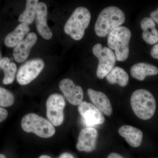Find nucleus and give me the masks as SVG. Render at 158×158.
I'll list each match as a JSON object with an SVG mask.
<instances>
[{
	"label": "nucleus",
	"instance_id": "f257e3e1",
	"mask_svg": "<svg viewBox=\"0 0 158 158\" xmlns=\"http://www.w3.org/2000/svg\"><path fill=\"white\" fill-rule=\"evenodd\" d=\"M125 21L123 11L116 6L105 8L99 14L94 25V31L98 36L105 37L120 27Z\"/></svg>",
	"mask_w": 158,
	"mask_h": 158
},
{
	"label": "nucleus",
	"instance_id": "f03ea898",
	"mask_svg": "<svg viewBox=\"0 0 158 158\" xmlns=\"http://www.w3.org/2000/svg\"><path fill=\"white\" fill-rule=\"evenodd\" d=\"M131 105L136 116L142 120L150 119L155 113V99L152 94L145 89H138L133 92Z\"/></svg>",
	"mask_w": 158,
	"mask_h": 158
},
{
	"label": "nucleus",
	"instance_id": "7ed1b4c3",
	"mask_svg": "<svg viewBox=\"0 0 158 158\" xmlns=\"http://www.w3.org/2000/svg\"><path fill=\"white\" fill-rule=\"evenodd\" d=\"M90 19L91 14L88 9L84 7H78L65 23L64 32L75 40H81L84 37Z\"/></svg>",
	"mask_w": 158,
	"mask_h": 158
},
{
	"label": "nucleus",
	"instance_id": "20e7f679",
	"mask_svg": "<svg viewBox=\"0 0 158 158\" xmlns=\"http://www.w3.org/2000/svg\"><path fill=\"white\" fill-rule=\"evenodd\" d=\"M131 36V31L125 27H119L108 35V46L111 50L115 51L117 61L123 62L128 57Z\"/></svg>",
	"mask_w": 158,
	"mask_h": 158
},
{
	"label": "nucleus",
	"instance_id": "39448f33",
	"mask_svg": "<svg viewBox=\"0 0 158 158\" xmlns=\"http://www.w3.org/2000/svg\"><path fill=\"white\" fill-rule=\"evenodd\" d=\"M21 124L26 132L34 133L40 138H51L56 132L55 127L50 122L35 113L25 115Z\"/></svg>",
	"mask_w": 158,
	"mask_h": 158
},
{
	"label": "nucleus",
	"instance_id": "423d86ee",
	"mask_svg": "<svg viewBox=\"0 0 158 158\" xmlns=\"http://www.w3.org/2000/svg\"><path fill=\"white\" fill-rule=\"evenodd\" d=\"M92 52L98 60L97 76L99 79H103L114 68L116 62V56L111 49L106 47L103 48L99 43L93 47Z\"/></svg>",
	"mask_w": 158,
	"mask_h": 158
},
{
	"label": "nucleus",
	"instance_id": "0eeeda50",
	"mask_svg": "<svg viewBox=\"0 0 158 158\" xmlns=\"http://www.w3.org/2000/svg\"><path fill=\"white\" fill-rule=\"evenodd\" d=\"M65 99L59 94H53L49 97L46 102L47 116L53 125L59 126L64 121Z\"/></svg>",
	"mask_w": 158,
	"mask_h": 158
},
{
	"label": "nucleus",
	"instance_id": "6e6552de",
	"mask_svg": "<svg viewBox=\"0 0 158 158\" xmlns=\"http://www.w3.org/2000/svg\"><path fill=\"white\" fill-rule=\"evenodd\" d=\"M44 66L42 59H34L27 61L19 67L16 79L19 84L25 85L34 81L41 73Z\"/></svg>",
	"mask_w": 158,
	"mask_h": 158
},
{
	"label": "nucleus",
	"instance_id": "1a4fd4ad",
	"mask_svg": "<svg viewBox=\"0 0 158 158\" xmlns=\"http://www.w3.org/2000/svg\"><path fill=\"white\" fill-rule=\"evenodd\" d=\"M79 113L88 126H94L103 124L105 118L102 113L92 104L82 102L78 107Z\"/></svg>",
	"mask_w": 158,
	"mask_h": 158
},
{
	"label": "nucleus",
	"instance_id": "9d476101",
	"mask_svg": "<svg viewBox=\"0 0 158 158\" xmlns=\"http://www.w3.org/2000/svg\"><path fill=\"white\" fill-rule=\"evenodd\" d=\"M59 88L71 104L79 106L83 102L84 93L81 86L76 85L72 80L63 79L59 83Z\"/></svg>",
	"mask_w": 158,
	"mask_h": 158
},
{
	"label": "nucleus",
	"instance_id": "9b49d317",
	"mask_svg": "<svg viewBox=\"0 0 158 158\" xmlns=\"http://www.w3.org/2000/svg\"><path fill=\"white\" fill-rule=\"evenodd\" d=\"M98 133L94 128L83 129L79 134L76 148L81 152H90L96 149Z\"/></svg>",
	"mask_w": 158,
	"mask_h": 158
},
{
	"label": "nucleus",
	"instance_id": "f8f14e48",
	"mask_svg": "<svg viewBox=\"0 0 158 158\" xmlns=\"http://www.w3.org/2000/svg\"><path fill=\"white\" fill-rule=\"evenodd\" d=\"M37 39V35L35 33H29L26 38L15 47L13 56L16 62L21 63L27 60L31 48L35 45Z\"/></svg>",
	"mask_w": 158,
	"mask_h": 158
},
{
	"label": "nucleus",
	"instance_id": "ddd939ff",
	"mask_svg": "<svg viewBox=\"0 0 158 158\" xmlns=\"http://www.w3.org/2000/svg\"><path fill=\"white\" fill-rule=\"evenodd\" d=\"M48 8L45 3L40 2L37 4L36 11V27L40 36L46 40L52 37V31L47 24Z\"/></svg>",
	"mask_w": 158,
	"mask_h": 158
},
{
	"label": "nucleus",
	"instance_id": "4468645a",
	"mask_svg": "<svg viewBox=\"0 0 158 158\" xmlns=\"http://www.w3.org/2000/svg\"><path fill=\"white\" fill-rule=\"evenodd\" d=\"M88 94L93 105L102 113L107 116L113 113V108L108 97L101 91H96L89 88Z\"/></svg>",
	"mask_w": 158,
	"mask_h": 158
},
{
	"label": "nucleus",
	"instance_id": "2eb2a0df",
	"mask_svg": "<svg viewBox=\"0 0 158 158\" xmlns=\"http://www.w3.org/2000/svg\"><path fill=\"white\" fill-rule=\"evenodd\" d=\"M118 132L131 147L138 148L141 145L143 135L139 129L131 125H123L118 129Z\"/></svg>",
	"mask_w": 158,
	"mask_h": 158
},
{
	"label": "nucleus",
	"instance_id": "dca6fc26",
	"mask_svg": "<svg viewBox=\"0 0 158 158\" xmlns=\"http://www.w3.org/2000/svg\"><path fill=\"white\" fill-rule=\"evenodd\" d=\"M130 73L134 78L138 81H143L146 77L158 74V68L148 63L139 62L131 67Z\"/></svg>",
	"mask_w": 158,
	"mask_h": 158
},
{
	"label": "nucleus",
	"instance_id": "f3484780",
	"mask_svg": "<svg viewBox=\"0 0 158 158\" xmlns=\"http://www.w3.org/2000/svg\"><path fill=\"white\" fill-rule=\"evenodd\" d=\"M143 30L142 38L146 43L156 44L158 42V31L156 28V23L151 18H144L141 22Z\"/></svg>",
	"mask_w": 158,
	"mask_h": 158
},
{
	"label": "nucleus",
	"instance_id": "a211bd4d",
	"mask_svg": "<svg viewBox=\"0 0 158 158\" xmlns=\"http://www.w3.org/2000/svg\"><path fill=\"white\" fill-rule=\"evenodd\" d=\"M29 25L21 23L17 26L11 33H9L5 39V44L9 48L15 47L24 39L25 36L30 32Z\"/></svg>",
	"mask_w": 158,
	"mask_h": 158
},
{
	"label": "nucleus",
	"instance_id": "6ab92c4d",
	"mask_svg": "<svg viewBox=\"0 0 158 158\" xmlns=\"http://www.w3.org/2000/svg\"><path fill=\"white\" fill-rule=\"evenodd\" d=\"M107 81L111 85L117 84L124 87L128 84L129 77L123 69L116 66L114 67L106 76Z\"/></svg>",
	"mask_w": 158,
	"mask_h": 158
},
{
	"label": "nucleus",
	"instance_id": "aec40b11",
	"mask_svg": "<svg viewBox=\"0 0 158 158\" xmlns=\"http://www.w3.org/2000/svg\"><path fill=\"white\" fill-rule=\"evenodd\" d=\"M0 67L2 68L5 77L3 80L4 85H9L14 81L17 72V66L14 62H10L8 57H4L1 59Z\"/></svg>",
	"mask_w": 158,
	"mask_h": 158
},
{
	"label": "nucleus",
	"instance_id": "412c9836",
	"mask_svg": "<svg viewBox=\"0 0 158 158\" xmlns=\"http://www.w3.org/2000/svg\"><path fill=\"white\" fill-rule=\"evenodd\" d=\"M38 0H27L26 1L24 11L19 15L18 20L20 22L31 24L34 22L36 15V9Z\"/></svg>",
	"mask_w": 158,
	"mask_h": 158
},
{
	"label": "nucleus",
	"instance_id": "4be33fe9",
	"mask_svg": "<svg viewBox=\"0 0 158 158\" xmlns=\"http://www.w3.org/2000/svg\"><path fill=\"white\" fill-rule=\"evenodd\" d=\"M14 102V97L12 94L7 89L0 87V106H10Z\"/></svg>",
	"mask_w": 158,
	"mask_h": 158
},
{
	"label": "nucleus",
	"instance_id": "5701e85b",
	"mask_svg": "<svg viewBox=\"0 0 158 158\" xmlns=\"http://www.w3.org/2000/svg\"><path fill=\"white\" fill-rule=\"evenodd\" d=\"M8 113L4 108L0 107V123L5 120L8 116Z\"/></svg>",
	"mask_w": 158,
	"mask_h": 158
},
{
	"label": "nucleus",
	"instance_id": "b1692460",
	"mask_svg": "<svg viewBox=\"0 0 158 158\" xmlns=\"http://www.w3.org/2000/svg\"><path fill=\"white\" fill-rule=\"evenodd\" d=\"M150 53L153 58L158 59V43L153 47Z\"/></svg>",
	"mask_w": 158,
	"mask_h": 158
},
{
	"label": "nucleus",
	"instance_id": "393cba45",
	"mask_svg": "<svg viewBox=\"0 0 158 158\" xmlns=\"http://www.w3.org/2000/svg\"><path fill=\"white\" fill-rule=\"evenodd\" d=\"M151 18L158 24V8L156 11H153L150 14Z\"/></svg>",
	"mask_w": 158,
	"mask_h": 158
},
{
	"label": "nucleus",
	"instance_id": "a878e982",
	"mask_svg": "<svg viewBox=\"0 0 158 158\" xmlns=\"http://www.w3.org/2000/svg\"><path fill=\"white\" fill-rule=\"evenodd\" d=\"M107 158H124L121 155L116 152H113L110 153L108 156Z\"/></svg>",
	"mask_w": 158,
	"mask_h": 158
},
{
	"label": "nucleus",
	"instance_id": "bb28decb",
	"mask_svg": "<svg viewBox=\"0 0 158 158\" xmlns=\"http://www.w3.org/2000/svg\"><path fill=\"white\" fill-rule=\"evenodd\" d=\"M59 158H74L73 156L69 153L65 152L62 154Z\"/></svg>",
	"mask_w": 158,
	"mask_h": 158
},
{
	"label": "nucleus",
	"instance_id": "cd10ccee",
	"mask_svg": "<svg viewBox=\"0 0 158 158\" xmlns=\"http://www.w3.org/2000/svg\"><path fill=\"white\" fill-rule=\"evenodd\" d=\"M39 158H51V157L50 156H49L44 155L40 156Z\"/></svg>",
	"mask_w": 158,
	"mask_h": 158
},
{
	"label": "nucleus",
	"instance_id": "c85d7f7f",
	"mask_svg": "<svg viewBox=\"0 0 158 158\" xmlns=\"http://www.w3.org/2000/svg\"><path fill=\"white\" fill-rule=\"evenodd\" d=\"M0 158H6V157L5 156V155H4L3 154H0Z\"/></svg>",
	"mask_w": 158,
	"mask_h": 158
},
{
	"label": "nucleus",
	"instance_id": "c756f323",
	"mask_svg": "<svg viewBox=\"0 0 158 158\" xmlns=\"http://www.w3.org/2000/svg\"><path fill=\"white\" fill-rule=\"evenodd\" d=\"M1 59H1V52H0V63H1Z\"/></svg>",
	"mask_w": 158,
	"mask_h": 158
}]
</instances>
